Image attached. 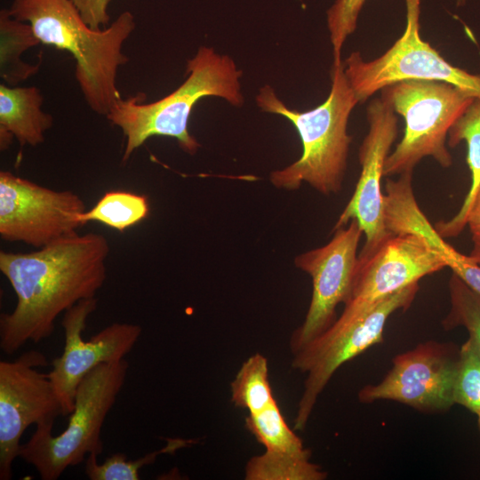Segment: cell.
Returning a JSON list of instances; mask_svg holds the SVG:
<instances>
[{
  "mask_svg": "<svg viewBox=\"0 0 480 480\" xmlns=\"http://www.w3.org/2000/svg\"><path fill=\"white\" fill-rule=\"evenodd\" d=\"M148 213L149 203L146 196L125 190H110L79 218L84 226L90 221H98L123 233L145 220Z\"/></svg>",
  "mask_w": 480,
  "mask_h": 480,
  "instance_id": "obj_20",
  "label": "cell"
},
{
  "mask_svg": "<svg viewBox=\"0 0 480 480\" xmlns=\"http://www.w3.org/2000/svg\"><path fill=\"white\" fill-rule=\"evenodd\" d=\"M97 306L96 297L83 300L67 310L61 321L64 348L52 360L48 376L61 403L63 415L73 412L77 387L85 375L101 364L124 359L141 334L139 324L113 323L84 340L82 333L86 320Z\"/></svg>",
  "mask_w": 480,
  "mask_h": 480,
  "instance_id": "obj_13",
  "label": "cell"
},
{
  "mask_svg": "<svg viewBox=\"0 0 480 480\" xmlns=\"http://www.w3.org/2000/svg\"><path fill=\"white\" fill-rule=\"evenodd\" d=\"M246 429L266 451L300 453L307 450L302 440L287 425L276 401L245 418Z\"/></svg>",
  "mask_w": 480,
  "mask_h": 480,
  "instance_id": "obj_22",
  "label": "cell"
},
{
  "mask_svg": "<svg viewBox=\"0 0 480 480\" xmlns=\"http://www.w3.org/2000/svg\"><path fill=\"white\" fill-rule=\"evenodd\" d=\"M468 0H456V4L458 6H462L466 4Z\"/></svg>",
  "mask_w": 480,
  "mask_h": 480,
  "instance_id": "obj_31",
  "label": "cell"
},
{
  "mask_svg": "<svg viewBox=\"0 0 480 480\" xmlns=\"http://www.w3.org/2000/svg\"><path fill=\"white\" fill-rule=\"evenodd\" d=\"M459 352L451 342H421L396 355L382 380L362 388L358 399L364 404L392 400L425 413L445 412L455 404Z\"/></svg>",
  "mask_w": 480,
  "mask_h": 480,
  "instance_id": "obj_11",
  "label": "cell"
},
{
  "mask_svg": "<svg viewBox=\"0 0 480 480\" xmlns=\"http://www.w3.org/2000/svg\"><path fill=\"white\" fill-rule=\"evenodd\" d=\"M39 43L28 23L14 19L9 9L0 11V75L6 84L13 86L38 71L40 64L22 61L21 54Z\"/></svg>",
  "mask_w": 480,
  "mask_h": 480,
  "instance_id": "obj_18",
  "label": "cell"
},
{
  "mask_svg": "<svg viewBox=\"0 0 480 480\" xmlns=\"http://www.w3.org/2000/svg\"><path fill=\"white\" fill-rule=\"evenodd\" d=\"M309 449L300 453L266 451L246 463V480H324L327 473L310 461Z\"/></svg>",
  "mask_w": 480,
  "mask_h": 480,
  "instance_id": "obj_19",
  "label": "cell"
},
{
  "mask_svg": "<svg viewBox=\"0 0 480 480\" xmlns=\"http://www.w3.org/2000/svg\"><path fill=\"white\" fill-rule=\"evenodd\" d=\"M453 399L475 414L480 410V356L470 338L460 348Z\"/></svg>",
  "mask_w": 480,
  "mask_h": 480,
  "instance_id": "obj_25",
  "label": "cell"
},
{
  "mask_svg": "<svg viewBox=\"0 0 480 480\" xmlns=\"http://www.w3.org/2000/svg\"><path fill=\"white\" fill-rule=\"evenodd\" d=\"M84 21L92 29L107 28L109 22L108 7L112 0H72Z\"/></svg>",
  "mask_w": 480,
  "mask_h": 480,
  "instance_id": "obj_28",
  "label": "cell"
},
{
  "mask_svg": "<svg viewBox=\"0 0 480 480\" xmlns=\"http://www.w3.org/2000/svg\"><path fill=\"white\" fill-rule=\"evenodd\" d=\"M476 416H477V426H478V430L480 432V410L479 412L476 413Z\"/></svg>",
  "mask_w": 480,
  "mask_h": 480,
  "instance_id": "obj_32",
  "label": "cell"
},
{
  "mask_svg": "<svg viewBox=\"0 0 480 480\" xmlns=\"http://www.w3.org/2000/svg\"><path fill=\"white\" fill-rule=\"evenodd\" d=\"M331 82L327 99L304 112L288 108L270 85L259 90L258 107L288 119L296 128L302 145V154L297 161L271 172L270 181L276 188L294 190L307 182L324 195L341 190L352 140L348 124L359 100L345 75L342 60L332 63Z\"/></svg>",
  "mask_w": 480,
  "mask_h": 480,
  "instance_id": "obj_3",
  "label": "cell"
},
{
  "mask_svg": "<svg viewBox=\"0 0 480 480\" xmlns=\"http://www.w3.org/2000/svg\"><path fill=\"white\" fill-rule=\"evenodd\" d=\"M230 388L231 402L249 413L257 412L276 401L269 382L268 359L259 353L244 362Z\"/></svg>",
  "mask_w": 480,
  "mask_h": 480,
  "instance_id": "obj_21",
  "label": "cell"
},
{
  "mask_svg": "<svg viewBox=\"0 0 480 480\" xmlns=\"http://www.w3.org/2000/svg\"><path fill=\"white\" fill-rule=\"evenodd\" d=\"M406 26L403 35L383 54L365 60L358 52L344 61L345 75L359 102L366 101L388 85L424 79L452 84L480 98V74L450 64L420 33L421 0H404Z\"/></svg>",
  "mask_w": 480,
  "mask_h": 480,
  "instance_id": "obj_8",
  "label": "cell"
},
{
  "mask_svg": "<svg viewBox=\"0 0 480 480\" xmlns=\"http://www.w3.org/2000/svg\"><path fill=\"white\" fill-rule=\"evenodd\" d=\"M43 95L35 86L0 84V148L7 149L15 138L20 147H36L44 141V132L53 117L42 110Z\"/></svg>",
  "mask_w": 480,
  "mask_h": 480,
  "instance_id": "obj_16",
  "label": "cell"
},
{
  "mask_svg": "<svg viewBox=\"0 0 480 480\" xmlns=\"http://www.w3.org/2000/svg\"><path fill=\"white\" fill-rule=\"evenodd\" d=\"M478 264H480V247L474 246L469 254Z\"/></svg>",
  "mask_w": 480,
  "mask_h": 480,
  "instance_id": "obj_30",
  "label": "cell"
},
{
  "mask_svg": "<svg viewBox=\"0 0 480 480\" xmlns=\"http://www.w3.org/2000/svg\"><path fill=\"white\" fill-rule=\"evenodd\" d=\"M186 73V80L159 100L144 103L145 95L139 93L115 102L106 117L125 139L124 163L153 136L173 138L184 152L196 154L200 144L188 124L193 107L202 98L219 97L235 107L243 105L242 71L229 56L201 46L188 60Z\"/></svg>",
  "mask_w": 480,
  "mask_h": 480,
  "instance_id": "obj_4",
  "label": "cell"
},
{
  "mask_svg": "<svg viewBox=\"0 0 480 480\" xmlns=\"http://www.w3.org/2000/svg\"><path fill=\"white\" fill-rule=\"evenodd\" d=\"M365 2L366 0H335L328 9L326 21L334 63L342 60V46L346 39L355 32Z\"/></svg>",
  "mask_w": 480,
  "mask_h": 480,
  "instance_id": "obj_26",
  "label": "cell"
},
{
  "mask_svg": "<svg viewBox=\"0 0 480 480\" xmlns=\"http://www.w3.org/2000/svg\"><path fill=\"white\" fill-rule=\"evenodd\" d=\"M48 364L36 350L14 361L0 362V479L12 477L20 438L32 424H54L63 409L48 373L36 370Z\"/></svg>",
  "mask_w": 480,
  "mask_h": 480,
  "instance_id": "obj_10",
  "label": "cell"
},
{
  "mask_svg": "<svg viewBox=\"0 0 480 480\" xmlns=\"http://www.w3.org/2000/svg\"><path fill=\"white\" fill-rule=\"evenodd\" d=\"M444 268L441 253L423 236L391 234L370 254L358 256L343 313L361 315L382 299Z\"/></svg>",
  "mask_w": 480,
  "mask_h": 480,
  "instance_id": "obj_14",
  "label": "cell"
},
{
  "mask_svg": "<svg viewBox=\"0 0 480 480\" xmlns=\"http://www.w3.org/2000/svg\"><path fill=\"white\" fill-rule=\"evenodd\" d=\"M424 237L441 253L446 267L480 295V264L470 255H465L455 250L444 240L435 228H429Z\"/></svg>",
  "mask_w": 480,
  "mask_h": 480,
  "instance_id": "obj_27",
  "label": "cell"
},
{
  "mask_svg": "<svg viewBox=\"0 0 480 480\" xmlns=\"http://www.w3.org/2000/svg\"><path fill=\"white\" fill-rule=\"evenodd\" d=\"M448 286L451 308L443 325L445 330L464 327L480 356V295L454 273Z\"/></svg>",
  "mask_w": 480,
  "mask_h": 480,
  "instance_id": "obj_24",
  "label": "cell"
},
{
  "mask_svg": "<svg viewBox=\"0 0 480 480\" xmlns=\"http://www.w3.org/2000/svg\"><path fill=\"white\" fill-rule=\"evenodd\" d=\"M9 12L28 23L40 43L73 55L75 76L86 103L107 116L122 98L116 76L128 61L122 48L136 26L132 13L123 12L107 28L92 29L72 0H13Z\"/></svg>",
  "mask_w": 480,
  "mask_h": 480,
  "instance_id": "obj_2",
  "label": "cell"
},
{
  "mask_svg": "<svg viewBox=\"0 0 480 480\" xmlns=\"http://www.w3.org/2000/svg\"><path fill=\"white\" fill-rule=\"evenodd\" d=\"M447 144L455 148L461 141L467 144V163L471 182L462 204L457 213L448 220L434 226L444 238L454 237L466 227L467 215L480 187V98H475L463 114L453 123L448 132Z\"/></svg>",
  "mask_w": 480,
  "mask_h": 480,
  "instance_id": "obj_17",
  "label": "cell"
},
{
  "mask_svg": "<svg viewBox=\"0 0 480 480\" xmlns=\"http://www.w3.org/2000/svg\"><path fill=\"white\" fill-rule=\"evenodd\" d=\"M368 132L358 152L361 173L355 191L340 215L333 230L352 220L357 221L365 235L358 256L373 252L389 235L384 222L381 178L384 164L397 136V117L383 99L372 100L367 107Z\"/></svg>",
  "mask_w": 480,
  "mask_h": 480,
  "instance_id": "obj_15",
  "label": "cell"
},
{
  "mask_svg": "<svg viewBox=\"0 0 480 480\" xmlns=\"http://www.w3.org/2000/svg\"><path fill=\"white\" fill-rule=\"evenodd\" d=\"M83 198L71 190H56L8 171L0 172V236L40 249L78 234Z\"/></svg>",
  "mask_w": 480,
  "mask_h": 480,
  "instance_id": "obj_9",
  "label": "cell"
},
{
  "mask_svg": "<svg viewBox=\"0 0 480 480\" xmlns=\"http://www.w3.org/2000/svg\"><path fill=\"white\" fill-rule=\"evenodd\" d=\"M466 226L470 230L474 246L480 247V187L468 212Z\"/></svg>",
  "mask_w": 480,
  "mask_h": 480,
  "instance_id": "obj_29",
  "label": "cell"
},
{
  "mask_svg": "<svg viewBox=\"0 0 480 480\" xmlns=\"http://www.w3.org/2000/svg\"><path fill=\"white\" fill-rule=\"evenodd\" d=\"M128 367L123 359L92 370L77 387L67 428L53 436V424L36 425L28 441L20 445L19 457L32 465L41 479L56 480L86 456L102 452L101 428L124 384Z\"/></svg>",
  "mask_w": 480,
  "mask_h": 480,
  "instance_id": "obj_5",
  "label": "cell"
},
{
  "mask_svg": "<svg viewBox=\"0 0 480 480\" xmlns=\"http://www.w3.org/2000/svg\"><path fill=\"white\" fill-rule=\"evenodd\" d=\"M380 92L405 122L404 136L385 161L384 176L412 172L427 156L450 167L449 130L476 97L452 84L424 79L403 80Z\"/></svg>",
  "mask_w": 480,
  "mask_h": 480,
  "instance_id": "obj_6",
  "label": "cell"
},
{
  "mask_svg": "<svg viewBox=\"0 0 480 480\" xmlns=\"http://www.w3.org/2000/svg\"><path fill=\"white\" fill-rule=\"evenodd\" d=\"M188 440L173 439L161 450L152 452L136 460H127L124 453H114L98 463V454L92 453L85 460V474L91 480H138L140 470L146 465L154 463L162 453H172L186 446Z\"/></svg>",
  "mask_w": 480,
  "mask_h": 480,
  "instance_id": "obj_23",
  "label": "cell"
},
{
  "mask_svg": "<svg viewBox=\"0 0 480 480\" xmlns=\"http://www.w3.org/2000/svg\"><path fill=\"white\" fill-rule=\"evenodd\" d=\"M334 231L328 244L295 258V266L311 276L313 289L305 319L290 339L292 355L335 322L337 306L351 295L363 231L355 220Z\"/></svg>",
  "mask_w": 480,
  "mask_h": 480,
  "instance_id": "obj_12",
  "label": "cell"
},
{
  "mask_svg": "<svg viewBox=\"0 0 480 480\" xmlns=\"http://www.w3.org/2000/svg\"><path fill=\"white\" fill-rule=\"evenodd\" d=\"M108 238L76 234L29 252H0V271L17 299L0 316V348L12 355L28 341L50 337L55 321L83 300L96 297L107 278Z\"/></svg>",
  "mask_w": 480,
  "mask_h": 480,
  "instance_id": "obj_1",
  "label": "cell"
},
{
  "mask_svg": "<svg viewBox=\"0 0 480 480\" xmlns=\"http://www.w3.org/2000/svg\"><path fill=\"white\" fill-rule=\"evenodd\" d=\"M419 284L408 285L382 299L361 315L340 316L320 336L293 355L292 367L307 375L294 429L303 430L316 403L335 372L370 347L383 341L388 318L408 308Z\"/></svg>",
  "mask_w": 480,
  "mask_h": 480,
  "instance_id": "obj_7",
  "label": "cell"
}]
</instances>
